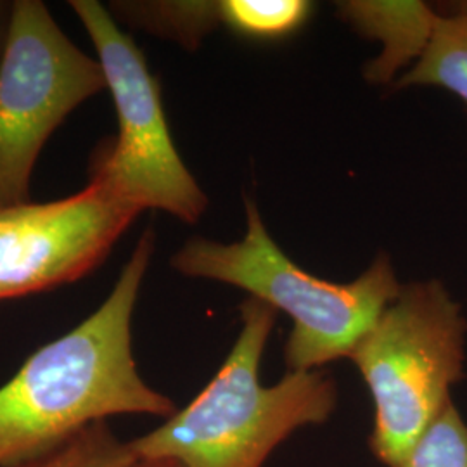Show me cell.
<instances>
[{
  "instance_id": "1",
  "label": "cell",
  "mask_w": 467,
  "mask_h": 467,
  "mask_svg": "<svg viewBox=\"0 0 467 467\" xmlns=\"http://www.w3.org/2000/svg\"><path fill=\"white\" fill-rule=\"evenodd\" d=\"M154 244L148 227L99 308L35 351L0 386V467L32 461L113 416L177 412L140 378L132 353L135 303Z\"/></svg>"
},
{
  "instance_id": "2",
  "label": "cell",
  "mask_w": 467,
  "mask_h": 467,
  "mask_svg": "<svg viewBox=\"0 0 467 467\" xmlns=\"http://www.w3.org/2000/svg\"><path fill=\"white\" fill-rule=\"evenodd\" d=\"M275 316L256 298L241 305V331L215 378L165 424L130 441L139 461L262 467L289 434L329 419L337 393L326 372L289 370L279 383H260V362Z\"/></svg>"
},
{
  "instance_id": "3",
  "label": "cell",
  "mask_w": 467,
  "mask_h": 467,
  "mask_svg": "<svg viewBox=\"0 0 467 467\" xmlns=\"http://www.w3.org/2000/svg\"><path fill=\"white\" fill-rule=\"evenodd\" d=\"M246 222V235L239 243L192 237L170 264L187 277L241 287L251 298L293 318L284 350L289 370H318L350 357L358 339L400 295L401 284L384 254L358 279L329 283L310 275L284 254L250 200Z\"/></svg>"
},
{
  "instance_id": "4",
  "label": "cell",
  "mask_w": 467,
  "mask_h": 467,
  "mask_svg": "<svg viewBox=\"0 0 467 467\" xmlns=\"http://www.w3.org/2000/svg\"><path fill=\"white\" fill-rule=\"evenodd\" d=\"M466 333L443 284L410 283L351 350L374 401L370 449L386 466H399L451 403V386L464 378Z\"/></svg>"
},
{
  "instance_id": "5",
  "label": "cell",
  "mask_w": 467,
  "mask_h": 467,
  "mask_svg": "<svg viewBox=\"0 0 467 467\" xmlns=\"http://www.w3.org/2000/svg\"><path fill=\"white\" fill-rule=\"evenodd\" d=\"M69 7L88 35L117 108L118 134L98 144L88 181L109 187L144 210H161L196 223L208 198L175 148L142 50L98 0H71Z\"/></svg>"
},
{
  "instance_id": "6",
  "label": "cell",
  "mask_w": 467,
  "mask_h": 467,
  "mask_svg": "<svg viewBox=\"0 0 467 467\" xmlns=\"http://www.w3.org/2000/svg\"><path fill=\"white\" fill-rule=\"evenodd\" d=\"M106 88L99 61L67 38L42 0H15L0 65V206L30 201L35 163L50 135Z\"/></svg>"
},
{
  "instance_id": "7",
  "label": "cell",
  "mask_w": 467,
  "mask_h": 467,
  "mask_svg": "<svg viewBox=\"0 0 467 467\" xmlns=\"http://www.w3.org/2000/svg\"><path fill=\"white\" fill-rule=\"evenodd\" d=\"M140 213L96 181L63 200L0 206V301L82 279Z\"/></svg>"
},
{
  "instance_id": "8",
  "label": "cell",
  "mask_w": 467,
  "mask_h": 467,
  "mask_svg": "<svg viewBox=\"0 0 467 467\" xmlns=\"http://www.w3.org/2000/svg\"><path fill=\"white\" fill-rule=\"evenodd\" d=\"M341 13L362 34L379 36L383 56L374 61L370 78L384 82L399 67L424 52L433 34L436 13L422 2H348Z\"/></svg>"
},
{
  "instance_id": "9",
  "label": "cell",
  "mask_w": 467,
  "mask_h": 467,
  "mask_svg": "<svg viewBox=\"0 0 467 467\" xmlns=\"http://www.w3.org/2000/svg\"><path fill=\"white\" fill-rule=\"evenodd\" d=\"M420 85L441 87L467 106V15L455 11L436 15L426 49L395 87Z\"/></svg>"
},
{
  "instance_id": "10",
  "label": "cell",
  "mask_w": 467,
  "mask_h": 467,
  "mask_svg": "<svg viewBox=\"0 0 467 467\" xmlns=\"http://www.w3.org/2000/svg\"><path fill=\"white\" fill-rule=\"evenodd\" d=\"M109 13L150 34L196 49L201 38L220 25L218 2H111Z\"/></svg>"
},
{
  "instance_id": "11",
  "label": "cell",
  "mask_w": 467,
  "mask_h": 467,
  "mask_svg": "<svg viewBox=\"0 0 467 467\" xmlns=\"http://www.w3.org/2000/svg\"><path fill=\"white\" fill-rule=\"evenodd\" d=\"M220 23L250 38H283L301 28L312 13L305 0H222Z\"/></svg>"
},
{
  "instance_id": "12",
  "label": "cell",
  "mask_w": 467,
  "mask_h": 467,
  "mask_svg": "<svg viewBox=\"0 0 467 467\" xmlns=\"http://www.w3.org/2000/svg\"><path fill=\"white\" fill-rule=\"evenodd\" d=\"M137 461L130 441L118 440L106 422H96L16 467H134Z\"/></svg>"
},
{
  "instance_id": "13",
  "label": "cell",
  "mask_w": 467,
  "mask_h": 467,
  "mask_svg": "<svg viewBox=\"0 0 467 467\" xmlns=\"http://www.w3.org/2000/svg\"><path fill=\"white\" fill-rule=\"evenodd\" d=\"M397 467H467V422L451 401Z\"/></svg>"
},
{
  "instance_id": "14",
  "label": "cell",
  "mask_w": 467,
  "mask_h": 467,
  "mask_svg": "<svg viewBox=\"0 0 467 467\" xmlns=\"http://www.w3.org/2000/svg\"><path fill=\"white\" fill-rule=\"evenodd\" d=\"M13 15H15V0L13 2L11 0H0V65H2L9 34H11Z\"/></svg>"
},
{
  "instance_id": "15",
  "label": "cell",
  "mask_w": 467,
  "mask_h": 467,
  "mask_svg": "<svg viewBox=\"0 0 467 467\" xmlns=\"http://www.w3.org/2000/svg\"><path fill=\"white\" fill-rule=\"evenodd\" d=\"M134 467H182L173 461H137Z\"/></svg>"
},
{
  "instance_id": "16",
  "label": "cell",
  "mask_w": 467,
  "mask_h": 467,
  "mask_svg": "<svg viewBox=\"0 0 467 467\" xmlns=\"http://www.w3.org/2000/svg\"><path fill=\"white\" fill-rule=\"evenodd\" d=\"M447 11H455V13L467 15V2H455V4H449Z\"/></svg>"
}]
</instances>
